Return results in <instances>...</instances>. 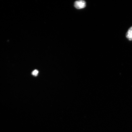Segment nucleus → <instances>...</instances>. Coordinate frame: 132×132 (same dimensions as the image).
Instances as JSON below:
<instances>
[{
    "instance_id": "1",
    "label": "nucleus",
    "mask_w": 132,
    "mask_h": 132,
    "mask_svg": "<svg viewBox=\"0 0 132 132\" xmlns=\"http://www.w3.org/2000/svg\"><path fill=\"white\" fill-rule=\"evenodd\" d=\"M86 6V3L84 1H79L75 2L74 6L77 9H82Z\"/></svg>"
},
{
    "instance_id": "2",
    "label": "nucleus",
    "mask_w": 132,
    "mask_h": 132,
    "mask_svg": "<svg viewBox=\"0 0 132 132\" xmlns=\"http://www.w3.org/2000/svg\"><path fill=\"white\" fill-rule=\"evenodd\" d=\"M126 37L129 40H132V26L128 29L126 34Z\"/></svg>"
},
{
    "instance_id": "3",
    "label": "nucleus",
    "mask_w": 132,
    "mask_h": 132,
    "mask_svg": "<svg viewBox=\"0 0 132 132\" xmlns=\"http://www.w3.org/2000/svg\"><path fill=\"white\" fill-rule=\"evenodd\" d=\"M39 72L37 70H35L33 71L32 72V75L34 76H37Z\"/></svg>"
}]
</instances>
